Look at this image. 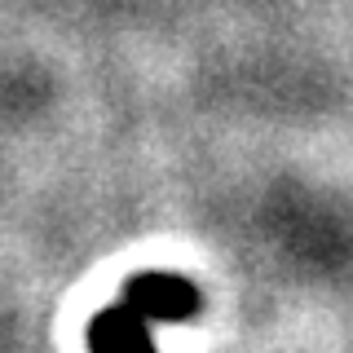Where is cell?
I'll use <instances>...</instances> for the list:
<instances>
[{
  "instance_id": "6da1fadb",
  "label": "cell",
  "mask_w": 353,
  "mask_h": 353,
  "mask_svg": "<svg viewBox=\"0 0 353 353\" xmlns=\"http://www.w3.org/2000/svg\"><path fill=\"white\" fill-rule=\"evenodd\" d=\"M124 305L137 318H146V323H181V318H190L194 309H199V292L181 279V274L150 270V274L128 279Z\"/></svg>"
},
{
  "instance_id": "7a4b0ae2",
  "label": "cell",
  "mask_w": 353,
  "mask_h": 353,
  "mask_svg": "<svg viewBox=\"0 0 353 353\" xmlns=\"http://www.w3.org/2000/svg\"><path fill=\"white\" fill-rule=\"evenodd\" d=\"M88 349L93 353H154L150 323L137 318L132 309L119 301L115 309H102L88 327Z\"/></svg>"
}]
</instances>
